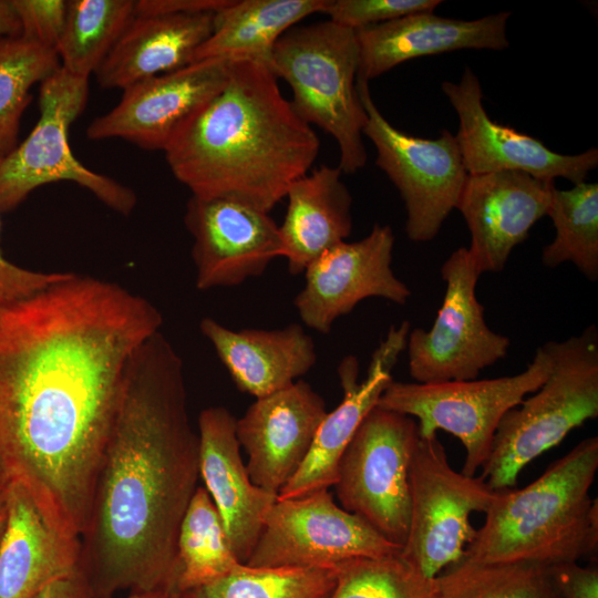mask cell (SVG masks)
<instances>
[{
    "mask_svg": "<svg viewBox=\"0 0 598 598\" xmlns=\"http://www.w3.org/2000/svg\"><path fill=\"white\" fill-rule=\"evenodd\" d=\"M482 477L450 465L437 439L420 437L410 470V524L400 556L427 578L464 559L476 530L474 512L486 513L496 497Z\"/></svg>",
    "mask_w": 598,
    "mask_h": 598,
    "instance_id": "9",
    "label": "cell"
},
{
    "mask_svg": "<svg viewBox=\"0 0 598 598\" xmlns=\"http://www.w3.org/2000/svg\"><path fill=\"white\" fill-rule=\"evenodd\" d=\"M239 563L209 494L197 486L177 535L172 591L187 594L208 585Z\"/></svg>",
    "mask_w": 598,
    "mask_h": 598,
    "instance_id": "28",
    "label": "cell"
},
{
    "mask_svg": "<svg viewBox=\"0 0 598 598\" xmlns=\"http://www.w3.org/2000/svg\"><path fill=\"white\" fill-rule=\"evenodd\" d=\"M0 598H32L50 582L80 570L81 538L61 526L20 484L2 493Z\"/></svg>",
    "mask_w": 598,
    "mask_h": 598,
    "instance_id": "21",
    "label": "cell"
},
{
    "mask_svg": "<svg viewBox=\"0 0 598 598\" xmlns=\"http://www.w3.org/2000/svg\"><path fill=\"white\" fill-rule=\"evenodd\" d=\"M509 11L475 20L444 18L434 12L410 14L355 30L359 43L357 81L371 80L412 59L457 50L508 48Z\"/></svg>",
    "mask_w": 598,
    "mask_h": 598,
    "instance_id": "23",
    "label": "cell"
},
{
    "mask_svg": "<svg viewBox=\"0 0 598 598\" xmlns=\"http://www.w3.org/2000/svg\"><path fill=\"white\" fill-rule=\"evenodd\" d=\"M326 414L324 400L303 380L257 398L236 421L251 482L277 496L305 461Z\"/></svg>",
    "mask_w": 598,
    "mask_h": 598,
    "instance_id": "20",
    "label": "cell"
},
{
    "mask_svg": "<svg viewBox=\"0 0 598 598\" xmlns=\"http://www.w3.org/2000/svg\"><path fill=\"white\" fill-rule=\"evenodd\" d=\"M337 568L252 567L237 564L219 579L196 588L187 598H329Z\"/></svg>",
    "mask_w": 598,
    "mask_h": 598,
    "instance_id": "33",
    "label": "cell"
},
{
    "mask_svg": "<svg viewBox=\"0 0 598 598\" xmlns=\"http://www.w3.org/2000/svg\"><path fill=\"white\" fill-rule=\"evenodd\" d=\"M132 0H71L56 49L60 66L89 79L115 45L133 17Z\"/></svg>",
    "mask_w": 598,
    "mask_h": 598,
    "instance_id": "29",
    "label": "cell"
},
{
    "mask_svg": "<svg viewBox=\"0 0 598 598\" xmlns=\"http://www.w3.org/2000/svg\"><path fill=\"white\" fill-rule=\"evenodd\" d=\"M442 306L429 330H410L405 350L416 383L477 379L505 358L511 340L493 331L476 297L480 272L466 247L454 250L441 267Z\"/></svg>",
    "mask_w": 598,
    "mask_h": 598,
    "instance_id": "13",
    "label": "cell"
},
{
    "mask_svg": "<svg viewBox=\"0 0 598 598\" xmlns=\"http://www.w3.org/2000/svg\"><path fill=\"white\" fill-rule=\"evenodd\" d=\"M18 16L21 35L55 51L68 13L65 0H11Z\"/></svg>",
    "mask_w": 598,
    "mask_h": 598,
    "instance_id": "36",
    "label": "cell"
},
{
    "mask_svg": "<svg viewBox=\"0 0 598 598\" xmlns=\"http://www.w3.org/2000/svg\"><path fill=\"white\" fill-rule=\"evenodd\" d=\"M55 51L22 35L0 39V164L18 146L30 91L56 69Z\"/></svg>",
    "mask_w": 598,
    "mask_h": 598,
    "instance_id": "32",
    "label": "cell"
},
{
    "mask_svg": "<svg viewBox=\"0 0 598 598\" xmlns=\"http://www.w3.org/2000/svg\"><path fill=\"white\" fill-rule=\"evenodd\" d=\"M555 227L553 241L542 251L545 267L571 262L590 281L598 279V184L580 183L551 190L547 210Z\"/></svg>",
    "mask_w": 598,
    "mask_h": 598,
    "instance_id": "30",
    "label": "cell"
},
{
    "mask_svg": "<svg viewBox=\"0 0 598 598\" xmlns=\"http://www.w3.org/2000/svg\"><path fill=\"white\" fill-rule=\"evenodd\" d=\"M598 437L582 440L524 488L498 489L464 559L546 567L596 560L598 502L589 495Z\"/></svg>",
    "mask_w": 598,
    "mask_h": 598,
    "instance_id": "4",
    "label": "cell"
},
{
    "mask_svg": "<svg viewBox=\"0 0 598 598\" xmlns=\"http://www.w3.org/2000/svg\"><path fill=\"white\" fill-rule=\"evenodd\" d=\"M32 598H95V596L80 569L73 575L50 582Z\"/></svg>",
    "mask_w": 598,
    "mask_h": 598,
    "instance_id": "40",
    "label": "cell"
},
{
    "mask_svg": "<svg viewBox=\"0 0 598 598\" xmlns=\"http://www.w3.org/2000/svg\"><path fill=\"white\" fill-rule=\"evenodd\" d=\"M198 477L184 363L158 331L130 363L81 535L80 569L95 598L172 591L177 535Z\"/></svg>",
    "mask_w": 598,
    "mask_h": 598,
    "instance_id": "2",
    "label": "cell"
},
{
    "mask_svg": "<svg viewBox=\"0 0 598 598\" xmlns=\"http://www.w3.org/2000/svg\"><path fill=\"white\" fill-rule=\"evenodd\" d=\"M416 421L373 408L343 453L336 494L346 511L403 546L410 524V470L419 443Z\"/></svg>",
    "mask_w": 598,
    "mask_h": 598,
    "instance_id": "10",
    "label": "cell"
},
{
    "mask_svg": "<svg viewBox=\"0 0 598 598\" xmlns=\"http://www.w3.org/2000/svg\"><path fill=\"white\" fill-rule=\"evenodd\" d=\"M40 84L38 122L0 164V212L16 209L38 187L72 182L112 210L128 216L137 203L135 193L87 168L70 148L69 128L85 107L87 79L71 75L60 66Z\"/></svg>",
    "mask_w": 598,
    "mask_h": 598,
    "instance_id": "8",
    "label": "cell"
},
{
    "mask_svg": "<svg viewBox=\"0 0 598 598\" xmlns=\"http://www.w3.org/2000/svg\"><path fill=\"white\" fill-rule=\"evenodd\" d=\"M21 35V27L11 0H0V39Z\"/></svg>",
    "mask_w": 598,
    "mask_h": 598,
    "instance_id": "41",
    "label": "cell"
},
{
    "mask_svg": "<svg viewBox=\"0 0 598 598\" xmlns=\"http://www.w3.org/2000/svg\"><path fill=\"white\" fill-rule=\"evenodd\" d=\"M410 322L391 326L371 355L365 379L358 382V362L347 357L338 368L343 398L320 423L311 447L293 476L279 491L277 499L300 497L333 486L340 460L367 414L393 381L392 370L405 350Z\"/></svg>",
    "mask_w": 598,
    "mask_h": 598,
    "instance_id": "19",
    "label": "cell"
},
{
    "mask_svg": "<svg viewBox=\"0 0 598 598\" xmlns=\"http://www.w3.org/2000/svg\"><path fill=\"white\" fill-rule=\"evenodd\" d=\"M441 0H326L321 13L353 30L415 13L434 12Z\"/></svg>",
    "mask_w": 598,
    "mask_h": 598,
    "instance_id": "35",
    "label": "cell"
},
{
    "mask_svg": "<svg viewBox=\"0 0 598 598\" xmlns=\"http://www.w3.org/2000/svg\"><path fill=\"white\" fill-rule=\"evenodd\" d=\"M162 324L145 297L71 271L0 306V494L20 484L81 538L130 363Z\"/></svg>",
    "mask_w": 598,
    "mask_h": 598,
    "instance_id": "1",
    "label": "cell"
},
{
    "mask_svg": "<svg viewBox=\"0 0 598 598\" xmlns=\"http://www.w3.org/2000/svg\"><path fill=\"white\" fill-rule=\"evenodd\" d=\"M320 141L282 94L267 64L231 60L225 85L164 150L192 196L234 200L264 213L307 174Z\"/></svg>",
    "mask_w": 598,
    "mask_h": 598,
    "instance_id": "3",
    "label": "cell"
},
{
    "mask_svg": "<svg viewBox=\"0 0 598 598\" xmlns=\"http://www.w3.org/2000/svg\"><path fill=\"white\" fill-rule=\"evenodd\" d=\"M341 169L320 165L288 188L287 210L279 227L282 257L292 275L301 274L352 231V196Z\"/></svg>",
    "mask_w": 598,
    "mask_h": 598,
    "instance_id": "26",
    "label": "cell"
},
{
    "mask_svg": "<svg viewBox=\"0 0 598 598\" xmlns=\"http://www.w3.org/2000/svg\"><path fill=\"white\" fill-rule=\"evenodd\" d=\"M326 0H229L215 13L214 30L194 62L207 59L268 63L280 37L320 12Z\"/></svg>",
    "mask_w": 598,
    "mask_h": 598,
    "instance_id": "27",
    "label": "cell"
},
{
    "mask_svg": "<svg viewBox=\"0 0 598 598\" xmlns=\"http://www.w3.org/2000/svg\"><path fill=\"white\" fill-rule=\"evenodd\" d=\"M126 598H187L184 594L157 590V591H146V592H131Z\"/></svg>",
    "mask_w": 598,
    "mask_h": 598,
    "instance_id": "42",
    "label": "cell"
},
{
    "mask_svg": "<svg viewBox=\"0 0 598 598\" xmlns=\"http://www.w3.org/2000/svg\"><path fill=\"white\" fill-rule=\"evenodd\" d=\"M66 274L68 271L45 272L20 267L7 259L0 248V306L29 297L61 280Z\"/></svg>",
    "mask_w": 598,
    "mask_h": 598,
    "instance_id": "37",
    "label": "cell"
},
{
    "mask_svg": "<svg viewBox=\"0 0 598 598\" xmlns=\"http://www.w3.org/2000/svg\"><path fill=\"white\" fill-rule=\"evenodd\" d=\"M545 382L502 417L482 477L493 489L516 486L519 473L570 431L598 416V332L595 324L546 342Z\"/></svg>",
    "mask_w": 598,
    "mask_h": 598,
    "instance_id": "6",
    "label": "cell"
},
{
    "mask_svg": "<svg viewBox=\"0 0 598 598\" xmlns=\"http://www.w3.org/2000/svg\"><path fill=\"white\" fill-rule=\"evenodd\" d=\"M228 60L207 59L162 73L123 90L111 111L86 128L93 141L121 138L164 151L178 130L226 83Z\"/></svg>",
    "mask_w": 598,
    "mask_h": 598,
    "instance_id": "16",
    "label": "cell"
},
{
    "mask_svg": "<svg viewBox=\"0 0 598 598\" xmlns=\"http://www.w3.org/2000/svg\"><path fill=\"white\" fill-rule=\"evenodd\" d=\"M393 247L392 228L375 224L364 238L342 241L313 260L293 301L302 323L327 334L337 319L364 299L406 303L411 290L393 272Z\"/></svg>",
    "mask_w": 598,
    "mask_h": 598,
    "instance_id": "14",
    "label": "cell"
},
{
    "mask_svg": "<svg viewBox=\"0 0 598 598\" xmlns=\"http://www.w3.org/2000/svg\"><path fill=\"white\" fill-rule=\"evenodd\" d=\"M184 221L193 237L198 290L234 287L282 257L279 227L268 213L223 198L192 196Z\"/></svg>",
    "mask_w": 598,
    "mask_h": 598,
    "instance_id": "17",
    "label": "cell"
},
{
    "mask_svg": "<svg viewBox=\"0 0 598 598\" xmlns=\"http://www.w3.org/2000/svg\"><path fill=\"white\" fill-rule=\"evenodd\" d=\"M6 502L3 494H0V539L3 533L4 524H6Z\"/></svg>",
    "mask_w": 598,
    "mask_h": 598,
    "instance_id": "43",
    "label": "cell"
},
{
    "mask_svg": "<svg viewBox=\"0 0 598 598\" xmlns=\"http://www.w3.org/2000/svg\"><path fill=\"white\" fill-rule=\"evenodd\" d=\"M236 419L224 406L198 416L199 476L237 559L246 564L277 496L255 485L240 455Z\"/></svg>",
    "mask_w": 598,
    "mask_h": 598,
    "instance_id": "22",
    "label": "cell"
},
{
    "mask_svg": "<svg viewBox=\"0 0 598 598\" xmlns=\"http://www.w3.org/2000/svg\"><path fill=\"white\" fill-rule=\"evenodd\" d=\"M199 329L236 386L256 399L292 384L317 362L315 342L298 323L233 330L206 317Z\"/></svg>",
    "mask_w": 598,
    "mask_h": 598,
    "instance_id": "24",
    "label": "cell"
},
{
    "mask_svg": "<svg viewBox=\"0 0 598 598\" xmlns=\"http://www.w3.org/2000/svg\"><path fill=\"white\" fill-rule=\"evenodd\" d=\"M550 368L551 357L545 343L518 374L441 383L393 380L377 406L413 417L422 439L436 435L439 430L457 437L465 448L462 473L475 476L491 454L504 414L535 392L549 375Z\"/></svg>",
    "mask_w": 598,
    "mask_h": 598,
    "instance_id": "7",
    "label": "cell"
},
{
    "mask_svg": "<svg viewBox=\"0 0 598 598\" xmlns=\"http://www.w3.org/2000/svg\"><path fill=\"white\" fill-rule=\"evenodd\" d=\"M228 2L229 0H138L135 1V14L217 12Z\"/></svg>",
    "mask_w": 598,
    "mask_h": 598,
    "instance_id": "39",
    "label": "cell"
},
{
    "mask_svg": "<svg viewBox=\"0 0 598 598\" xmlns=\"http://www.w3.org/2000/svg\"><path fill=\"white\" fill-rule=\"evenodd\" d=\"M329 598H436V581L400 554L359 558L337 567V582Z\"/></svg>",
    "mask_w": 598,
    "mask_h": 598,
    "instance_id": "34",
    "label": "cell"
},
{
    "mask_svg": "<svg viewBox=\"0 0 598 598\" xmlns=\"http://www.w3.org/2000/svg\"><path fill=\"white\" fill-rule=\"evenodd\" d=\"M458 117L455 134L468 175L517 171L555 181L563 177L574 185L586 182L598 165V150L566 155L551 151L538 138L492 120L483 105L477 75L465 68L458 82L441 83Z\"/></svg>",
    "mask_w": 598,
    "mask_h": 598,
    "instance_id": "15",
    "label": "cell"
},
{
    "mask_svg": "<svg viewBox=\"0 0 598 598\" xmlns=\"http://www.w3.org/2000/svg\"><path fill=\"white\" fill-rule=\"evenodd\" d=\"M401 549L362 517L339 506L328 488H322L277 499L246 564L337 568L352 559L398 555Z\"/></svg>",
    "mask_w": 598,
    "mask_h": 598,
    "instance_id": "12",
    "label": "cell"
},
{
    "mask_svg": "<svg viewBox=\"0 0 598 598\" xmlns=\"http://www.w3.org/2000/svg\"><path fill=\"white\" fill-rule=\"evenodd\" d=\"M267 65L290 86L297 115L337 142L341 172L354 174L364 167L368 115L357 90L355 30L329 19L292 27L276 42Z\"/></svg>",
    "mask_w": 598,
    "mask_h": 598,
    "instance_id": "5",
    "label": "cell"
},
{
    "mask_svg": "<svg viewBox=\"0 0 598 598\" xmlns=\"http://www.w3.org/2000/svg\"><path fill=\"white\" fill-rule=\"evenodd\" d=\"M216 12L135 14L96 70L104 89H126L194 62L214 30Z\"/></svg>",
    "mask_w": 598,
    "mask_h": 598,
    "instance_id": "25",
    "label": "cell"
},
{
    "mask_svg": "<svg viewBox=\"0 0 598 598\" xmlns=\"http://www.w3.org/2000/svg\"><path fill=\"white\" fill-rule=\"evenodd\" d=\"M556 591L560 598H598V568L578 563H565L548 567Z\"/></svg>",
    "mask_w": 598,
    "mask_h": 598,
    "instance_id": "38",
    "label": "cell"
},
{
    "mask_svg": "<svg viewBox=\"0 0 598 598\" xmlns=\"http://www.w3.org/2000/svg\"><path fill=\"white\" fill-rule=\"evenodd\" d=\"M357 90L368 115L363 135L377 150L375 165L404 203L405 234L412 241H430L456 208L468 176L456 137L446 128L436 138L406 134L382 115L368 82L357 81Z\"/></svg>",
    "mask_w": 598,
    "mask_h": 598,
    "instance_id": "11",
    "label": "cell"
},
{
    "mask_svg": "<svg viewBox=\"0 0 598 598\" xmlns=\"http://www.w3.org/2000/svg\"><path fill=\"white\" fill-rule=\"evenodd\" d=\"M555 181L524 172L468 175L455 209L471 234L467 248L480 275L501 272L513 249L547 215Z\"/></svg>",
    "mask_w": 598,
    "mask_h": 598,
    "instance_id": "18",
    "label": "cell"
},
{
    "mask_svg": "<svg viewBox=\"0 0 598 598\" xmlns=\"http://www.w3.org/2000/svg\"><path fill=\"white\" fill-rule=\"evenodd\" d=\"M436 598H560L548 567L534 563L461 560L443 570Z\"/></svg>",
    "mask_w": 598,
    "mask_h": 598,
    "instance_id": "31",
    "label": "cell"
}]
</instances>
